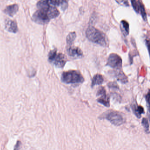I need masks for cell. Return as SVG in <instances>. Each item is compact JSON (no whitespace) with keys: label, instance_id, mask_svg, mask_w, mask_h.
Segmentation results:
<instances>
[{"label":"cell","instance_id":"6da1fadb","mask_svg":"<svg viewBox=\"0 0 150 150\" xmlns=\"http://www.w3.org/2000/svg\"><path fill=\"white\" fill-rule=\"evenodd\" d=\"M86 35L88 40L103 47H108L109 41L104 33L93 26L88 28L86 31Z\"/></svg>","mask_w":150,"mask_h":150},{"label":"cell","instance_id":"7a4b0ae2","mask_svg":"<svg viewBox=\"0 0 150 150\" xmlns=\"http://www.w3.org/2000/svg\"><path fill=\"white\" fill-rule=\"evenodd\" d=\"M61 79L62 82L68 84L82 83L85 81L81 73L75 70L64 72L61 75Z\"/></svg>","mask_w":150,"mask_h":150},{"label":"cell","instance_id":"3957f363","mask_svg":"<svg viewBox=\"0 0 150 150\" xmlns=\"http://www.w3.org/2000/svg\"><path fill=\"white\" fill-rule=\"evenodd\" d=\"M48 57L49 61L59 68L64 67L67 60V57L64 54L58 53L55 50L51 51Z\"/></svg>","mask_w":150,"mask_h":150},{"label":"cell","instance_id":"277c9868","mask_svg":"<svg viewBox=\"0 0 150 150\" xmlns=\"http://www.w3.org/2000/svg\"><path fill=\"white\" fill-rule=\"evenodd\" d=\"M104 118L108 120L115 126H120L125 122V118L117 111H110L107 112L104 115Z\"/></svg>","mask_w":150,"mask_h":150},{"label":"cell","instance_id":"5b68a950","mask_svg":"<svg viewBox=\"0 0 150 150\" xmlns=\"http://www.w3.org/2000/svg\"><path fill=\"white\" fill-rule=\"evenodd\" d=\"M50 6L49 7L45 9H38L32 16L33 21L39 24H45L48 23L50 20L48 14V9Z\"/></svg>","mask_w":150,"mask_h":150},{"label":"cell","instance_id":"8992f818","mask_svg":"<svg viewBox=\"0 0 150 150\" xmlns=\"http://www.w3.org/2000/svg\"><path fill=\"white\" fill-rule=\"evenodd\" d=\"M107 65L110 67L119 70L122 65V60L120 56L115 53H112L109 56Z\"/></svg>","mask_w":150,"mask_h":150},{"label":"cell","instance_id":"52a82bcc","mask_svg":"<svg viewBox=\"0 0 150 150\" xmlns=\"http://www.w3.org/2000/svg\"><path fill=\"white\" fill-rule=\"evenodd\" d=\"M97 96H100V97L97 99L98 103L104 105L106 107H110V98L106 94V91L104 88H100L97 93Z\"/></svg>","mask_w":150,"mask_h":150},{"label":"cell","instance_id":"ba28073f","mask_svg":"<svg viewBox=\"0 0 150 150\" xmlns=\"http://www.w3.org/2000/svg\"><path fill=\"white\" fill-rule=\"evenodd\" d=\"M67 54L74 58H81L83 57V52L79 47L69 46L67 49Z\"/></svg>","mask_w":150,"mask_h":150},{"label":"cell","instance_id":"9c48e42d","mask_svg":"<svg viewBox=\"0 0 150 150\" xmlns=\"http://www.w3.org/2000/svg\"><path fill=\"white\" fill-rule=\"evenodd\" d=\"M19 6L17 4H13L8 6L4 10V12L10 16H13L17 13Z\"/></svg>","mask_w":150,"mask_h":150},{"label":"cell","instance_id":"30bf717a","mask_svg":"<svg viewBox=\"0 0 150 150\" xmlns=\"http://www.w3.org/2000/svg\"><path fill=\"white\" fill-rule=\"evenodd\" d=\"M6 28L10 32L16 33L18 31V27L16 22L13 21H8L6 23Z\"/></svg>","mask_w":150,"mask_h":150},{"label":"cell","instance_id":"8fae6325","mask_svg":"<svg viewBox=\"0 0 150 150\" xmlns=\"http://www.w3.org/2000/svg\"><path fill=\"white\" fill-rule=\"evenodd\" d=\"M132 108L133 113L136 115L138 118H140L142 114L144 113V108L142 106H138L137 104H133L132 106Z\"/></svg>","mask_w":150,"mask_h":150},{"label":"cell","instance_id":"7c38bea8","mask_svg":"<svg viewBox=\"0 0 150 150\" xmlns=\"http://www.w3.org/2000/svg\"><path fill=\"white\" fill-rule=\"evenodd\" d=\"M120 28L122 33L125 36L128 35L129 31V23L125 21H122L120 24Z\"/></svg>","mask_w":150,"mask_h":150},{"label":"cell","instance_id":"4fadbf2b","mask_svg":"<svg viewBox=\"0 0 150 150\" xmlns=\"http://www.w3.org/2000/svg\"><path fill=\"white\" fill-rule=\"evenodd\" d=\"M104 79L102 75L100 74H96L93 77L92 81V86L93 87L96 85H100L103 83Z\"/></svg>","mask_w":150,"mask_h":150},{"label":"cell","instance_id":"5bb4252c","mask_svg":"<svg viewBox=\"0 0 150 150\" xmlns=\"http://www.w3.org/2000/svg\"><path fill=\"white\" fill-rule=\"evenodd\" d=\"M48 16L50 19H53L57 17L59 14V11L55 7L50 6L48 11Z\"/></svg>","mask_w":150,"mask_h":150},{"label":"cell","instance_id":"9a60e30c","mask_svg":"<svg viewBox=\"0 0 150 150\" xmlns=\"http://www.w3.org/2000/svg\"><path fill=\"white\" fill-rule=\"evenodd\" d=\"M50 5H52L53 6H58L62 7V9H65L68 6V3L67 1H48Z\"/></svg>","mask_w":150,"mask_h":150},{"label":"cell","instance_id":"2e32d148","mask_svg":"<svg viewBox=\"0 0 150 150\" xmlns=\"http://www.w3.org/2000/svg\"><path fill=\"white\" fill-rule=\"evenodd\" d=\"M115 76L117 80L123 84H125L128 81V78L122 71H118L116 73Z\"/></svg>","mask_w":150,"mask_h":150},{"label":"cell","instance_id":"e0dca14e","mask_svg":"<svg viewBox=\"0 0 150 150\" xmlns=\"http://www.w3.org/2000/svg\"><path fill=\"white\" fill-rule=\"evenodd\" d=\"M76 38V34L75 32H71L67 37V43L68 47L71 46L73 43Z\"/></svg>","mask_w":150,"mask_h":150},{"label":"cell","instance_id":"ac0fdd59","mask_svg":"<svg viewBox=\"0 0 150 150\" xmlns=\"http://www.w3.org/2000/svg\"><path fill=\"white\" fill-rule=\"evenodd\" d=\"M132 5V7L135 11L137 13H139L140 12V3L139 1H131Z\"/></svg>","mask_w":150,"mask_h":150},{"label":"cell","instance_id":"d6986e66","mask_svg":"<svg viewBox=\"0 0 150 150\" xmlns=\"http://www.w3.org/2000/svg\"><path fill=\"white\" fill-rule=\"evenodd\" d=\"M142 125L145 131L147 134H149L150 132L149 130V124L147 118H143L142 120Z\"/></svg>","mask_w":150,"mask_h":150},{"label":"cell","instance_id":"ffe728a7","mask_svg":"<svg viewBox=\"0 0 150 150\" xmlns=\"http://www.w3.org/2000/svg\"><path fill=\"white\" fill-rule=\"evenodd\" d=\"M140 12L141 13V15H142V17H143V19H144V21H146L147 20L146 13L144 5L142 3H141V4H140Z\"/></svg>","mask_w":150,"mask_h":150},{"label":"cell","instance_id":"44dd1931","mask_svg":"<svg viewBox=\"0 0 150 150\" xmlns=\"http://www.w3.org/2000/svg\"><path fill=\"white\" fill-rule=\"evenodd\" d=\"M108 86L111 88H118V86L116 82H110L109 83Z\"/></svg>","mask_w":150,"mask_h":150},{"label":"cell","instance_id":"7402d4cb","mask_svg":"<svg viewBox=\"0 0 150 150\" xmlns=\"http://www.w3.org/2000/svg\"><path fill=\"white\" fill-rule=\"evenodd\" d=\"M146 102H147V104H148V105H149V99H150V92H148V93L146 95Z\"/></svg>","mask_w":150,"mask_h":150}]
</instances>
